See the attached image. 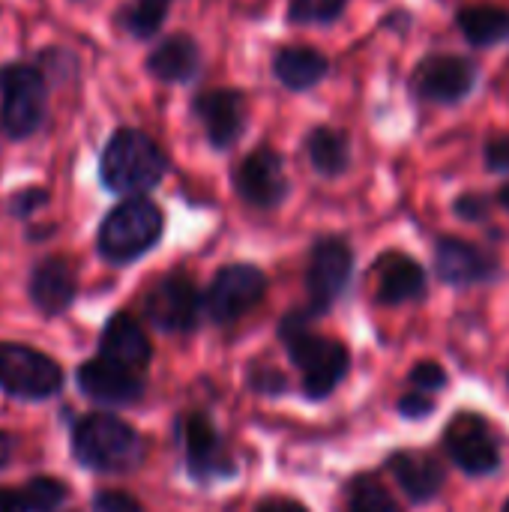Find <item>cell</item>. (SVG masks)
<instances>
[{
    "label": "cell",
    "instance_id": "9a60e30c",
    "mask_svg": "<svg viewBox=\"0 0 509 512\" xmlns=\"http://www.w3.org/2000/svg\"><path fill=\"white\" fill-rule=\"evenodd\" d=\"M75 384H78L81 396H87L90 402L105 405V408H129V405L141 402L144 390H147L144 372L126 369L99 354L84 360L75 369Z\"/></svg>",
    "mask_w": 509,
    "mask_h": 512
},
{
    "label": "cell",
    "instance_id": "7a4b0ae2",
    "mask_svg": "<svg viewBox=\"0 0 509 512\" xmlns=\"http://www.w3.org/2000/svg\"><path fill=\"white\" fill-rule=\"evenodd\" d=\"M279 339L291 363L300 369V384L306 399L321 402L348 378L351 351L342 342L315 333L312 312H288L279 321Z\"/></svg>",
    "mask_w": 509,
    "mask_h": 512
},
{
    "label": "cell",
    "instance_id": "83f0119b",
    "mask_svg": "<svg viewBox=\"0 0 509 512\" xmlns=\"http://www.w3.org/2000/svg\"><path fill=\"white\" fill-rule=\"evenodd\" d=\"M21 498L27 512H57L69 501V486L57 477L39 474L21 486Z\"/></svg>",
    "mask_w": 509,
    "mask_h": 512
},
{
    "label": "cell",
    "instance_id": "52a82bcc",
    "mask_svg": "<svg viewBox=\"0 0 509 512\" xmlns=\"http://www.w3.org/2000/svg\"><path fill=\"white\" fill-rule=\"evenodd\" d=\"M174 435L183 450L186 474L198 486H210V483L237 477V462L207 414H201V411L183 414L174 426Z\"/></svg>",
    "mask_w": 509,
    "mask_h": 512
},
{
    "label": "cell",
    "instance_id": "f35d334b",
    "mask_svg": "<svg viewBox=\"0 0 509 512\" xmlns=\"http://www.w3.org/2000/svg\"><path fill=\"white\" fill-rule=\"evenodd\" d=\"M498 201L504 204V210L509 213V183H504V186H501V192H498Z\"/></svg>",
    "mask_w": 509,
    "mask_h": 512
},
{
    "label": "cell",
    "instance_id": "3957f363",
    "mask_svg": "<svg viewBox=\"0 0 509 512\" xmlns=\"http://www.w3.org/2000/svg\"><path fill=\"white\" fill-rule=\"evenodd\" d=\"M168 153L141 129L120 126L108 135L99 153V183L120 198L147 195L168 174Z\"/></svg>",
    "mask_w": 509,
    "mask_h": 512
},
{
    "label": "cell",
    "instance_id": "d6986e66",
    "mask_svg": "<svg viewBox=\"0 0 509 512\" xmlns=\"http://www.w3.org/2000/svg\"><path fill=\"white\" fill-rule=\"evenodd\" d=\"M201 63L204 54L198 39L189 33H171L150 48L144 69L162 84H192L201 75Z\"/></svg>",
    "mask_w": 509,
    "mask_h": 512
},
{
    "label": "cell",
    "instance_id": "ffe728a7",
    "mask_svg": "<svg viewBox=\"0 0 509 512\" xmlns=\"http://www.w3.org/2000/svg\"><path fill=\"white\" fill-rule=\"evenodd\" d=\"M99 357L114 360L126 369L144 372L153 360V345L147 330L132 312H114L99 333Z\"/></svg>",
    "mask_w": 509,
    "mask_h": 512
},
{
    "label": "cell",
    "instance_id": "f546056e",
    "mask_svg": "<svg viewBox=\"0 0 509 512\" xmlns=\"http://www.w3.org/2000/svg\"><path fill=\"white\" fill-rule=\"evenodd\" d=\"M408 384H411V390L426 393V396H429V393H441V390L447 387V372H444L441 363L423 360V363H417V366L411 369Z\"/></svg>",
    "mask_w": 509,
    "mask_h": 512
},
{
    "label": "cell",
    "instance_id": "74e56055",
    "mask_svg": "<svg viewBox=\"0 0 509 512\" xmlns=\"http://www.w3.org/2000/svg\"><path fill=\"white\" fill-rule=\"evenodd\" d=\"M15 435L12 432H6V429H0V471H6L9 468V462H12V456H15Z\"/></svg>",
    "mask_w": 509,
    "mask_h": 512
},
{
    "label": "cell",
    "instance_id": "d4e9b609",
    "mask_svg": "<svg viewBox=\"0 0 509 512\" xmlns=\"http://www.w3.org/2000/svg\"><path fill=\"white\" fill-rule=\"evenodd\" d=\"M171 3L174 0H129L117 12V27L132 39L147 42L162 30L165 18L171 12Z\"/></svg>",
    "mask_w": 509,
    "mask_h": 512
},
{
    "label": "cell",
    "instance_id": "7c38bea8",
    "mask_svg": "<svg viewBox=\"0 0 509 512\" xmlns=\"http://www.w3.org/2000/svg\"><path fill=\"white\" fill-rule=\"evenodd\" d=\"M444 450L468 477H489L501 468V447L489 420L471 411L453 414L444 429Z\"/></svg>",
    "mask_w": 509,
    "mask_h": 512
},
{
    "label": "cell",
    "instance_id": "484cf974",
    "mask_svg": "<svg viewBox=\"0 0 509 512\" xmlns=\"http://www.w3.org/2000/svg\"><path fill=\"white\" fill-rule=\"evenodd\" d=\"M351 0H288L285 21L297 27H330L348 12Z\"/></svg>",
    "mask_w": 509,
    "mask_h": 512
},
{
    "label": "cell",
    "instance_id": "8992f818",
    "mask_svg": "<svg viewBox=\"0 0 509 512\" xmlns=\"http://www.w3.org/2000/svg\"><path fill=\"white\" fill-rule=\"evenodd\" d=\"M63 366L24 342H0V393L15 402H48L63 393Z\"/></svg>",
    "mask_w": 509,
    "mask_h": 512
},
{
    "label": "cell",
    "instance_id": "8d00e7d4",
    "mask_svg": "<svg viewBox=\"0 0 509 512\" xmlns=\"http://www.w3.org/2000/svg\"><path fill=\"white\" fill-rule=\"evenodd\" d=\"M0 512H27L21 492H15L9 486H0Z\"/></svg>",
    "mask_w": 509,
    "mask_h": 512
},
{
    "label": "cell",
    "instance_id": "e0dca14e",
    "mask_svg": "<svg viewBox=\"0 0 509 512\" xmlns=\"http://www.w3.org/2000/svg\"><path fill=\"white\" fill-rule=\"evenodd\" d=\"M27 297L30 306L48 321L66 315L78 300V273L72 261L63 255L39 258L27 276Z\"/></svg>",
    "mask_w": 509,
    "mask_h": 512
},
{
    "label": "cell",
    "instance_id": "ab89813d",
    "mask_svg": "<svg viewBox=\"0 0 509 512\" xmlns=\"http://www.w3.org/2000/svg\"><path fill=\"white\" fill-rule=\"evenodd\" d=\"M501 512H509V501H507V504H504V510H501Z\"/></svg>",
    "mask_w": 509,
    "mask_h": 512
},
{
    "label": "cell",
    "instance_id": "cb8c5ba5",
    "mask_svg": "<svg viewBox=\"0 0 509 512\" xmlns=\"http://www.w3.org/2000/svg\"><path fill=\"white\" fill-rule=\"evenodd\" d=\"M456 27L474 48H495L509 42V9L495 3L462 6L456 12Z\"/></svg>",
    "mask_w": 509,
    "mask_h": 512
},
{
    "label": "cell",
    "instance_id": "836d02e7",
    "mask_svg": "<svg viewBox=\"0 0 509 512\" xmlns=\"http://www.w3.org/2000/svg\"><path fill=\"white\" fill-rule=\"evenodd\" d=\"M435 405H438V402H435L432 396L411 390V393H405V396L399 399V414H402L405 420H426V417H432Z\"/></svg>",
    "mask_w": 509,
    "mask_h": 512
},
{
    "label": "cell",
    "instance_id": "ac0fdd59",
    "mask_svg": "<svg viewBox=\"0 0 509 512\" xmlns=\"http://www.w3.org/2000/svg\"><path fill=\"white\" fill-rule=\"evenodd\" d=\"M372 276H375V297L384 306H402L426 294V270L417 258L405 252L393 249L378 255Z\"/></svg>",
    "mask_w": 509,
    "mask_h": 512
},
{
    "label": "cell",
    "instance_id": "8fae6325",
    "mask_svg": "<svg viewBox=\"0 0 509 512\" xmlns=\"http://www.w3.org/2000/svg\"><path fill=\"white\" fill-rule=\"evenodd\" d=\"M480 81V69L465 54H426L411 72V90L432 105L465 102Z\"/></svg>",
    "mask_w": 509,
    "mask_h": 512
},
{
    "label": "cell",
    "instance_id": "4316f807",
    "mask_svg": "<svg viewBox=\"0 0 509 512\" xmlns=\"http://www.w3.org/2000/svg\"><path fill=\"white\" fill-rule=\"evenodd\" d=\"M345 512H402L375 477H357L345 489Z\"/></svg>",
    "mask_w": 509,
    "mask_h": 512
},
{
    "label": "cell",
    "instance_id": "4fadbf2b",
    "mask_svg": "<svg viewBox=\"0 0 509 512\" xmlns=\"http://www.w3.org/2000/svg\"><path fill=\"white\" fill-rule=\"evenodd\" d=\"M204 312V294L183 273L162 276L144 297L147 321L162 333H192Z\"/></svg>",
    "mask_w": 509,
    "mask_h": 512
},
{
    "label": "cell",
    "instance_id": "e575fe53",
    "mask_svg": "<svg viewBox=\"0 0 509 512\" xmlns=\"http://www.w3.org/2000/svg\"><path fill=\"white\" fill-rule=\"evenodd\" d=\"M486 168L495 174H509V135H498L483 147Z\"/></svg>",
    "mask_w": 509,
    "mask_h": 512
},
{
    "label": "cell",
    "instance_id": "9c48e42d",
    "mask_svg": "<svg viewBox=\"0 0 509 512\" xmlns=\"http://www.w3.org/2000/svg\"><path fill=\"white\" fill-rule=\"evenodd\" d=\"M231 183H234L237 198L255 210H276L291 195L285 159L273 144H258L255 150H249L234 165Z\"/></svg>",
    "mask_w": 509,
    "mask_h": 512
},
{
    "label": "cell",
    "instance_id": "1f68e13d",
    "mask_svg": "<svg viewBox=\"0 0 509 512\" xmlns=\"http://www.w3.org/2000/svg\"><path fill=\"white\" fill-rule=\"evenodd\" d=\"M249 387L261 396H282L288 390V378L279 369H255L249 375Z\"/></svg>",
    "mask_w": 509,
    "mask_h": 512
},
{
    "label": "cell",
    "instance_id": "44dd1931",
    "mask_svg": "<svg viewBox=\"0 0 509 512\" xmlns=\"http://www.w3.org/2000/svg\"><path fill=\"white\" fill-rule=\"evenodd\" d=\"M390 474L396 477L399 489L408 495L411 504H429L441 495L444 483H447V471L444 465L423 453V450H396L387 459Z\"/></svg>",
    "mask_w": 509,
    "mask_h": 512
},
{
    "label": "cell",
    "instance_id": "6da1fadb",
    "mask_svg": "<svg viewBox=\"0 0 509 512\" xmlns=\"http://www.w3.org/2000/svg\"><path fill=\"white\" fill-rule=\"evenodd\" d=\"M69 450L93 474H132L147 459L144 435L123 417L93 411L69 423Z\"/></svg>",
    "mask_w": 509,
    "mask_h": 512
},
{
    "label": "cell",
    "instance_id": "30bf717a",
    "mask_svg": "<svg viewBox=\"0 0 509 512\" xmlns=\"http://www.w3.org/2000/svg\"><path fill=\"white\" fill-rule=\"evenodd\" d=\"M267 294V276L255 264H225L216 270L204 291V312L213 324L225 327L249 315Z\"/></svg>",
    "mask_w": 509,
    "mask_h": 512
},
{
    "label": "cell",
    "instance_id": "603a6c76",
    "mask_svg": "<svg viewBox=\"0 0 509 512\" xmlns=\"http://www.w3.org/2000/svg\"><path fill=\"white\" fill-rule=\"evenodd\" d=\"M303 150H306V159H309L312 171L318 177H327V180L342 177L351 168V159H354L348 132L336 129V126H312L306 132Z\"/></svg>",
    "mask_w": 509,
    "mask_h": 512
},
{
    "label": "cell",
    "instance_id": "277c9868",
    "mask_svg": "<svg viewBox=\"0 0 509 512\" xmlns=\"http://www.w3.org/2000/svg\"><path fill=\"white\" fill-rule=\"evenodd\" d=\"M165 234V213L147 195L114 204L96 231V252L111 267H129L150 255Z\"/></svg>",
    "mask_w": 509,
    "mask_h": 512
},
{
    "label": "cell",
    "instance_id": "5b68a950",
    "mask_svg": "<svg viewBox=\"0 0 509 512\" xmlns=\"http://www.w3.org/2000/svg\"><path fill=\"white\" fill-rule=\"evenodd\" d=\"M48 84L45 69L21 60L0 66V129L9 141H27L45 126Z\"/></svg>",
    "mask_w": 509,
    "mask_h": 512
},
{
    "label": "cell",
    "instance_id": "ba28073f",
    "mask_svg": "<svg viewBox=\"0 0 509 512\" xmlns=\"http://www.w3.org/2000/svg\"><path fill=\"white\" fill-rule=\"evenodd\" d=\"M351 273H354L351 243L339 234L318 237L309 249V267H306L309 312L312 315L330 312L339 303V297L345 294Z\"/></svg>",
    "mask_w": 509,
    "mask_h": 512
},
{
    "label": "cell",
    "instance_id": "4dcf8cb0",
    "mask_svg": "<svg viewBox=\"0 0 509 512\" xmlns=\"http://www.w3.org/2000/svg\"><path fill=\"white\" fill-rule=\"evenodd\" d=\"M90 510L93 512H144L141 501L129 492L120 489H99L90 498Z\"/></svg>",
    "mask_w": 509,
    "mask_h": 512
},
{
    "label": "cell",
    "instance_id": "7402d4cb",
    "mask_svg": "<svg viewBox=\"0 0 509 512\" xmlns=\"http://www.w3.org/2000/svg\"><path fill=\"white\" fill-rule=\"evenodd\" d=\"M273 78L288 93H306L330 75V60L312 45H282L273 54Z\"/></svg>",
    "mask_w": 509,
    "mask_h": 512
},
{
    "label": "cell",
    "instance_id": "d6a6232c",
    "mask_svg": "<svg viewBox=\"0 0 509 512\" xmlns=\"http://www.w3.org/2000/svg\"><path fill=\"white\" fill-rule=\"evenodd\" d=\"M453 213L465 222H483L489 216V201L477 192H465L453 201Z\"/></svg>",
    "mask_w": 509,
    "mask_h": 512
},
{
    "label": "cell",
    "instance_id": "d590c367",
    "mask_svg": "<svg viewBox=\"0 0 509 512\" xmlns=\"http://www.w3.org/2000/svg\"><path fill=\"white\" fill-rule=\"evenodd\" d=\"M255 512H309V510H306V504H300V501H294V498L270 495V498H264V501L258 504V510Z\"/></svg>",
    "mask_w": 509,
    "mask_h": 512
},
{
    "label": "cell",
    "instance_id": "f1b7e54d",
    "mask_svg": "<svg viewBox=\"0 0 509 512\" xmlns=\"http://www.w3.org/2000/svg\"><path fill=\"white\" fill-rule=\"evenodd\" d=\"M48 201H51V192H48L45 186H24V189H18V192L9 195L6 213H9L12 219H18V222H27V219L36 216L42 207H48Z\"/></svg>",
    "mask_w": 509,
    "mask_h": 512
},
{
    "label": "cell",
    "instance_id": "5bb4252c",
    "mask_svg": "<svg viewBox=\"0 0 509 512\" xmlns=\"http://www.w3.org/2000/svg\"><path fill=\"white\" fill-rule=\"evenodd\" d=\"M192 117L201 123L204 138L213 150H231L249 129L246 93L237 87H210L195 93Z\"/></svg>",
    "mask_w": 509,
    "mask_h": 512
},
{
    "label": "cell",
    "instance_id": "2e32d148",
    "mask_svg": "<svg viewBox=\"0 0 509 512\" xmlns=\"http://www.w3.org/2000/svg\"><path fill=\"white\" fill-rule=\"evenodd\" d=\"M435 273L444 285L471 288L495 282L501 276V261L471 240L444 234L435 240Z\"/></svg>",
    "mask_w": 509,
    "mask_h": 512
}]
</instances>
